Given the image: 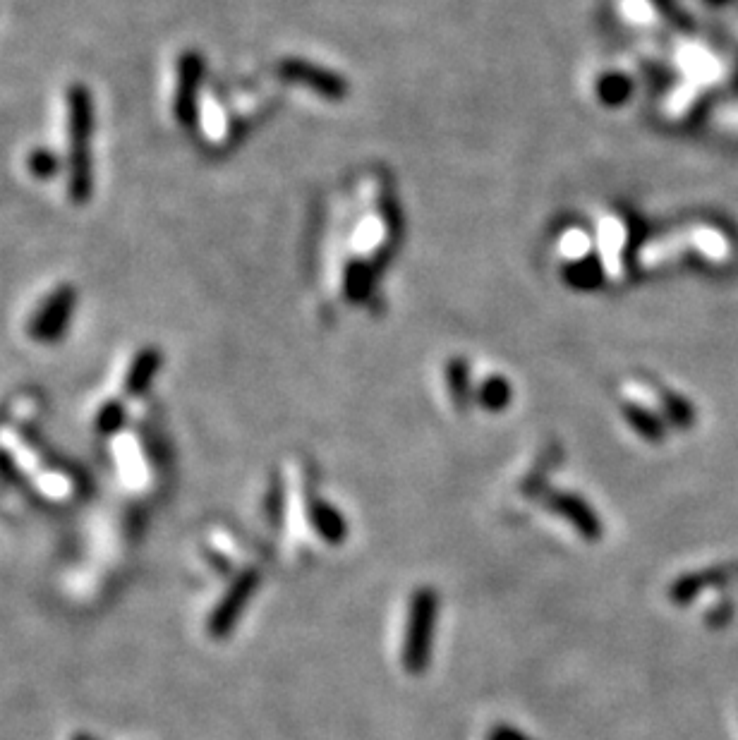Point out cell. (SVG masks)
<instances>
[{
    "instance_id": "cell-1",
    "label": "cell",
    "mask_w": 738,
    "mask_h": 740,
    "mask_svg": "<svg viewBox=\"0 0 738 740\" xmlns=\"http://www.w3.org/2000/svg\"><path fill=\"white\" fill-rule=\"evenodd\" d=\"M65 125H68V147H70V171H68V192L72 202H87L92 194V156H89V144H92L94 130V106L87 87L68 89L65 96Z\"/></svg>"
},
{
    "instance_id": "cell-2",
    "label": "cell",
    "mask_w": 738,
    "mask_h": 740,
    "mask_svg": "<svg viewBox=\"0 0 738 740\" xmlns=\"http://www.w3.org/2000/svg\"><path fill=\"white\" fill-rule=\"evenodd\" d=\"M437 614L439 602L434 590H429V587L417 590L413 602H410L408 628H405L403 642V666L405 671L413 673V676H420V673L425 671L429 657H432Z\"/></svg>"
},
{
    "instance_id": "cell-3",
    "label": "cell",
    "mask_w": 738,
    "mask_h": 740,
    "mask_svg": "<svg viewBox=\"0 0 738 740\" xmlns=\"http://www.w3.org/2000/svg\"><path fill=\"white\" fill-rule=\"evenodd\" d=\"M75 302V288H70V285H60L58 290H53L41 302V307L36 309L32 321H29V336L39 343L58 341L68 331L72 312H75Z\"/></svg>"
},
{
    "instance_id": "cell-4",
    "label": "cell",
    "mask_w": 738,
    "mask_h": 740,
    "mask_svg": "<svg viewBox=\"0 0 738 740\" xmlns=\"http://www.w3.org/2000/svg\"><path fill=\"white\" fill-rule=\"evenodd\" d=\"M259 585V573L257 570H245L238 575V580L233 582L231 590L226 592V597L221 599L219 606L214 609V614L209 618V635L211 638H226L231 635V630L238 618L243 616L247 602H250L254 587Z\"/></svg>"
},
{
    "instance_id": "cell-5",
    "label": "cell",
    "mask_w": 738,
    "mask_h": 740,
    "mask_svg": "<svg viewBox=\"0 0 738 740\" xmlns=\"http://www.w3.org/2000/svg\"><path fill=\"white\" fill-rule=\"evenodd\" d=\"M199 77H202V60L192 53L180 58L178 63V89H175V118L180 123H190L195 118V101Z\"/></svg>"
},
{
    "instance_id": "cell-6",
    "label": "cell",
    "mask_w": 738,
    "mask_h": 740,
    "mask_svg": "<svg viewBox=\"0 0 738 740\" xmlns=\"http://www.w3.org/2000/svg\"><path fill=\"white\" fill-rule=\"evenodd\" d=\"M552 508L561 515V518H566L568 523L576 527V530L580 532V537L590 539V542L600 539L602 525L585 499H578L576 494H559V496H554Z\"/></svg>"
},
{
    "instance_id": "cell-7",
    "label": "cell",
    "mask_w": 738,
    "mask_h": 740,
    "mask_svg": "<svg viewBox=\"0 0 738 740\" xmlns=\"http://www.w3.org/2000/svg\"><path fill=\"white\" fill-rule=\"evenodd\" d=\"M731 578H734V566H717L700 570V573L683 575L681 580H676L674 585H671L669 597L674 604H686L691 602L695 594L703 592L705 587L724 585V582H729Z\"/></svg>"
},
{
    "instance_id": "cell-8",
    "label": "cell",
    "mask_w": 738,
    "mask_h": 740,
    "mask_svg": "<svg viewBox=\"0 0 738 740\" xmlns=\"http://www.w3.org/2000/svg\"><path fill=\"white\" fill-rule=\"evenodd\" d=\"M159 367H161V355L156 353L154 348L139 350V353L130 360V365H127L125 381H123L125 396L127 398L144 396V393L149 391L156 372H159Z\"/></svg>"
},
{
    "instance_id": "cell-9",
    "label": "cell",
    "mask_w": 738,
    "mask_h": 740,
    "mask_svg": "<svg viewBox=\"0 0 738 740\" xmlns=\"http://www.w3.org/2000/svg\"><path fill=\"white\" fill-rule=\"evenodd\" d=\"M312 525L317 527L319 537L324 539V542L329 544H341L343 539H346V520L341 518V513L336 511L334 506H329V503L324 501H317L312 506Z\"/></svg>"
},
{
    "instance_id": "cell-10",
    "label": "cell",
    "mask_w": 738,
    "mask_h": 740,
    "mask_svg": "<svg viewBox=\"0 0 738 740\" xmlns=\"http://www.w3.org/2000/svg\"><path fill=\"white\" fill-rule=\"evenodd\" d=\"M125 417H127L125 405L118 403V400H108L104 408L99 410V415H96V432L106 436L120 432V427L125 424Z\"/></svg>"
},
{
    "instance_id": "cell-11",
    "label": "cell",
    "mask_w": 738,
    "mask_h": 740,
    "mask_svg": "<svg viewBox=\"0 0 738 740\" xmlns=\"http://www.w3.org/2000/svg\"><path fill=\"white\" fill-rule=\"evenodd\" d=\"M27 166H29V173L36 175L39 180L53 178V175H56V171H58L56 156H53L48 149H34L32 154H29Z\"/></svg>"
},
{
    "instance_id": "cell-12",
    "label": "cell",
    "mask_w": 738,
    "mask_h": 740,
    "mask_svg": "<svg viewBox=\"0 0 738 740\" xmlns=\"http://www.w3.org/2000/svg\"><path fill=\"white\" fill-rule=\"evenodd\" d=\"M489 740H530V738L523 736V733L516 729H511V726H499V729L489 733Z\"/></svg>"
}]
</instances>
